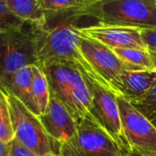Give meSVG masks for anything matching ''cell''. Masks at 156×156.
Returning <instances> with one entry per match:
<instances>
[{
  "label": "cell",
  "mask_w": 156,
  "mask_h": 156,
  "mask_svg": "<svg viewBox=\"0 0 156 156\" xmlns=\"http://www.w3.org/2000/svg\"><path fill=\"white\" fill-rule=\"evenodd\" d=\"M47 77L50 95L58 99L76 122L90 115L91 98L87 82L77 66L64 59L40 63Z\"/></svg>",
  "instance_id": "cell-1"
},
{
  "label": "cell",
  "mask_w": 156,
  "mask_h": 156,
  "mask_svg": "<svg viewBox=\"0 0 156 156\" xmlns=\"http://www.w3.org/2000/svg\"><path fill=\"white\" fill-rule=\"evenodd\" d=\"M26 29L34 39L39 64L49 59L70 61L84 76L106 87L80 51L78 27L62 24L50 29H45L27 23Z\"/></svg>",
  "instance_id": "cell-2"
},
{
  "label": "cell",
  "mask_w": 156,
  "mask_h": 156,
  "mask_svg": "<svg viewBox=\"0 0 156 156\" xmlns=\"http://www.w3.org/2000/svg\"><path fill=\"white\" fill-rule=\"evenodd\" d=\"M80 21L149 29L156 27L155 0H89L79 9Z\"/></svg>",
  "instance_id": "cell-3"
},
{
  "label": "cell",
  "mask_w": 156,
  "mask_h": 156,
  "mask_svg": "<svg viewBox=\"0 0 156 156\" xmlns=\"http://www.w3.org/2000/svg\"><path fill=\"white\" fill-rule=\"evenodd\" d=\"M60 156L130 155L95 121L88 115L77 122L75 134L59 146Z\"/></svg>",
  "instance_id": "cell-4"
},
{
  "label": "cell",
  "mask_w": 156,
  "mask_h": 156,
  "mask_svg": "<svg viewBox=\"0 0 156 156\" xmlns=\"http://www.w3.org/2000/svg\"><path fill=\"white\" fill-rule=\"evenodd\" d=\"M6 93L10 107L14 138L37 155L58 154L59 145L48 137L38 116L32 113L16 97L7 91Z\"/></svg>",
  "instance_id": "cell-5"
},
{
  "label": "cell",
  "mask_w": 156,
  "mask_h": 156,
  "mask_svg": "<svg viewBox=\"0 0 156 156\" xmlns=\"http://www.w3.org/2000/svg\"><path fill=\"white\" fill-rule=\"evenodd\" d=\"M84 79L91 98L90 115L131 155L122 125L116 94L89 77L84 76Z\"/></svg>",
  "instance_id": "cell-6"
},
{
  "label": "cell",
  "mask_w": 156,
  "mask_h": 156,
  "mask_svg": "<svg viewBox=\"0 0 156 156\" xmlns=\"http://www.w3.org/2000/svg\"><path fill=\"white\" fill-rule=\"evenodd\" d=\"M39 64L32 36L21 30L0 31V81L26 66Z\"/></svg>",
  "instance_id": "cell-7"
},
{
  "label": "cell",
  "mask_w": 156,
  "mask_h": 156,
  "mask_svg": "<svg viewBox=\"0 0 156 156\" xmlns=\"http://www.w3.org/2000/svg\"><path fill=\"white\" fill-rule=\"evenodd\" d=\"M123 133L132 154L156 152V127L130 101L117 96Z\"/></svg>",
  "instance_id": "cell-8"
},
{
  "label": "cell",
  "mask_w": 156,
  "mask_h": 156,
  "mask_svg": "<svg viewBox=\"0 0 156 156\" xmlns=\"http://www.w3.org/2000/svg\"><path fill=\"white\" fill-rule=\"evenodd\" d=\"M80 48L103 84L114 92V86L122 73L131 69L117 57L112 48L80 33Z\"/></svg>",
  "instance_id": "cell-9"
},
{
  "label": "cell",
  "mask_w": 156,
  "mask_h": 156,
  "mask_svg": "<svg viewBox=\"0 0 156 156\" xmlns=\"http://www.w3.org/2000/svg\"><path fill=\"white\" fill-rule=\"evenodd\" d=\"M80 34L98 40L108 48H144L147 49L143 38L142 29L120 26L94 24L78 27Z\"/></svg>",
  "instance_id": "cell-10"
},
{
  "label": "cell",
  "mask_w": 156,
  "mask_h": 156,
  "mask_svg": "<svg viewBox=\"0 0 156 156\" xmlns=\"http://www.w3.org/2000/svg\"><path fill=\"white\" fill-rule=\"evenodd\" d=\"M38 118L48 137L59 146L76 133V121L65 106L52 95L46 111Z\"/></svg>",
  "instance_id": "cell-11"
},
{
  "label": "cell",
  "mask_w": 156,
  "mask_h": 156,
  "mask_svg": "<svg viewBox=\"0 0 156 156\" xmlns=\"http://www.w3.org/2000/svg\"><path fill=\"white\" fill-rule=\"evenodd\" d=\"M155 84V69H127L118 79L114 93L131 101L144 95Z\"/></svg>",
  "instance_id": "cell-12"
},
{
  "label": "cell",
  "mask_w": 156,
  "mask_h": 156,
  "mask_svg": "<svg viewBox=\"0 0 156 156\" xmlns=\"http://www.w3.org/2000/svg\"><path fill=\"white\" fill-rule=\"evenodd\" d=\"M32 65L26 66L14 74L5 77L0 81V85L11 95L19 100L32 113L37 116L31 97Z\"/></svg>",
  "instance_id": "cell-13"
},
{
  "label": "cell",
  "mask_w": 156,
  "mask_h": 156,
  "mask_svg": "<svg viewBox=\"0 0 156 156\" xmlns=\"http://www.w3.org/2000/svg\"><path fill=\"white\" fill-rule=\"evenodd\" d=\"M5 3L22 21L37 27L45 26L46 15L40 0H5Z\"/></svg>",
  "instance_id": "cell-14"
},
{
  "label": "cell",
  "mask_w": 156,
  "mask_h": 156,
  "mask_svg": "<svg viewBox=\"0 0 156 156\" xmlns=\"http://www.w3.org/2000/svg\"><path fill=\"white\" fill-rule=\"evenodd\" d=\"M31 97L39 117L46 111L50 99L48 82L40 64L32 65Z\"/></svg>",
  "instance_id": "cell-15"
},
{
  "label": "cell",
  "mask_w": 156,
  "mask_h": 156,
  "mask_svg": "<svg viewBox=\"0 0 156 156\" xmlns=\"http://www.w3.org/2000/svg\"><path fill=\"white\" fill-rule=\"evenodd\" d=\"M112 50L131 69H154L148 49L113 48Z\"/></svg>",
  "instance_id": "cell-16"
},
{
  "label": "cell",
  "mask_w": 156,
  "mask_h": 156,
  "mask_svg": "<svg viewBox=\"0 0 156 156\" xmlns=\"http://www.w3.org/2000/svg\"><path fill=\"white\" fill-rule=\"evenodd\" d=\"M14 139L10 107L7 93L0 85V140L4 143H10Z\"/></svg>",
  "instance_id": "cell-17"
},
{
  "label": "cell",
  "mask_w": 156,
  "mask_h": 156,
  "mask_svg": "<svg viewBox=\"0 0 156 156\" xmlns=\"http://www.w3.org/2000/svg\"><path fill=\"white\" fill-rule=\"evenodd\" d=\"M130 102L149 121L156 122V84L144 95Z\"/></svg>",
  "instance_id": "cell-18"
},
{
  "label": "cell",
  "mask_w": 156,
  "mask_h": 156,
  "mask_svg": "<svg viewBox=\"0 0 156 156\" xmlns=\"http://www.w3.org/2000/svg\"><path fill=\"white\" fill-rule=\"evenodd\" d=\"M88 0H40L45 14L65 13L84 5Z\"/></svg>",
  "instance_id": "cell-19"
},
{
  "label": "cell",
  "mask_w": 156,
  "mask_h": 156,
  "mask_svg": "<svg viewBox=\"0 0 156 156\" xmlns=\"http://www.w3.org/2000/svg\"><path fill=\"white\" fill-rule=\"evenodd\" d=\"M26 22L19 19L6 5L5 0H0V31L21 30Z\"/></svg>",
  "instance_id": "cell-20"
},
{
  "label": "cell",
  "mask_w": 156,
  "mask_h": 156,
  "mask_svg": "<svg viewBox=\"0 0 156 156\" xmlns=\"http://www.w3.org/2000/svg\"><path fill=\"white\" fill-rule=\"evenodd\" d=\"M8 156H38L34 152L21 144L15 138L9 143V154Z\"/></svg>",
  "instance_id": "cell-21"
},
{
  "label": "cell",
  "mask_w": 156,
  "mask_h": 156,
  "mask_svg": "<svg viewBox=\"0 0 156 156\" xmlns=\"http://www.w3.org/2000/svg\"><path fill=\"white\" fill-rule=\"evenodd\" d=\"M141 34L147 49L149 51L156 52V27L143 29Z\"/></svg>",
  "instance_id": "cell-22"
},
{
  "label": "cell",
  "mask_w": 156,
  "mask_h": 156,
  "mask_svg": "<svg viewBox=\"0 0 156 156\" xmlns=\"http://www.w3.org/2000/svg\"><path fill=\"white\" fill-rule=\"evenodd\" d=\"M9 154V143H4L0 140V156H8Z\"/></svg>",
  "instance_id": "cell-23"
},
{
  "label": "cell",
  "mask_w": 156,
  "mask_h": 156,
  "mask_svg": "<svg viewBox=\"0 0 156 156\" xmlns=\"http://www.w3.org/2000/svg\"><path fill=\"white\" fill-rule=\"evenodd\" d=\"M131 156H156V152H147V153H134Z\"/></svg>",
  "instance_id": "cell-24"
},
{
  "label": "cell",
  "mask_w": 156,
  "mask_h": 156,
  "mask_svg": "<svg viewBox=\"0 0 156 156\" xmlns=\"http://www.w3.org/2000/svg\"><path fill=\"white\" fill-rule=\"evenodd\" d=\"M151 58H152V61H153V65H154V69L156 70V52L153 51H149Z\"/></svg>",
  "instance_id": "cell-25"
},
{
  "label": "cell",
  "mask_w": 156,
  "mask_h": 156,
  "mask_svg": "<svg viewBox=\"0 0 156 156\" xmlns=\"http://www.w3.org/2000/svg\"><path fill=\"white\" fill-rule=\"evenodd\" d=\"M45 156H60L59 154H48V155H45Z\"/></svg>",
  "instance_id": "cell-26"
},
{
  "label": "cell",
  "mask_w": 156,
  "mask_h": 156,
  "mask_svg": "<svg viewBox=\"0 0 156 156\" xmlns=\"http://www.w3.org/2000/svg\"><path fill=\"white\" fill-rule=\"evenodd\" d=\"M153 124H154V126H155V127H156V122H153Z\"/></svg>",
  "instance_id": "cell-27"
},
{
  "label": "cell",
  "mask_w": 156,
  "mask_h": 156,
  "mask_svg": "<svg viewBox=\"0 0 156 156\" xmlns=\"http://www.w3.org/2000/svg\"><path fill=\"white\" fill-rule=\"evenodd\" d=\"M126 156H131V155H126Z\"/></svg>",
  "instance_id": "cell-28"
},
{
  "label": "cell",
  "mask_w": 156,
  "mask_h": 156,
  "mask_svg": "<svg viewBox=\"0 0 156 156\" xmlns=\"http://www.w3.org/2000/svg\"><path fill=\"white\" fill-rule=\"evenodd\" d=\"M155 3H156V0H155Z\"/></svg>",
  "instance_id": "cell-29"
}]
</instances>
